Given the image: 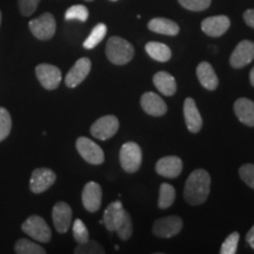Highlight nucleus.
I'll use <instances>...</instances> for the list:
<instances>
[{
  "mask_svg": "<svg viewBox=\"0 0 254 254\" xmlns=\"http://www.w3.org/2000/svg\"><path fill=\"white\" fill-rule=\"evenodd\" d=\"M155 171L159 176L170 178H177L183 171V161L182 159L176 157V155H168L159 159L158 163L155 164Z\"/></svg>",
  "mask_w": 254,
  "mask_h": 254,
  "instance_id": "16",
  "label": "nucleus"
},
{
  "mask_svg": "<svg viewBox=\"0 0 254 254\" xmlns=\"http://www.w3.org/2000/svg\"><path fill=\"white\" fill-rule=\"evenodd\" d=\"M73 237H74V240L78 244H84L90 239L87 227L85 226V224L80 219H77V220L73 222Z\"/></svg>",
  "mask_w": 254,
  "mask_h": 254,
  "instance_id": "34",
  "label": "nucleus"
},
{
  "mask_svg": "<svg viewBox=\"0 0 254 254\" xmlns=\"http://www.w3.org/2000/svg\"><path fill=\"white\" fill-rule=\"evenodd\" d=\"M88 9L86 6L84 5H73L69 7L65 13V19L66 20H78L81 21V23H85V21L88 19Z\"/></svg>",
  "mask_w": 254,
  "mask_h": 254,
  "instance_id": "29",
  "label": "nucleus"
},
{
  "mask_svg": "<svg viewBox=\"0 0 254 254\" xmlns=\"http://www.w3.org/2000/svg\"><path fill=\"white\" fill-rule=\"evenodd\" d=\"M75 147H77L81 158L88 164L100 165L104 163V151L101 150L100 146H98L93 140L86 138V136L78 138L77 142H75Z\"/></svg>",
  "mask_w": 254,
  "mask_h": 254,
  "instance_id": "7",
  "label": "nucleus"
},
{
  "mask_svg": "<svg viewBox=\"0 0 254 254\" xmlns=\"http://www.w3.org/2000/svg\"><path fill=\"white\" fill-rule=\"evenodd\" d=\"M254 60V43L251 40H243L238 44L232 52L230 64L233 68H243Z\"/></svg>",
  "mask_w": 254,
  "mask_h": 254,
  "instance_id": "11",
  "label": "nucleus"
},
{
  "mask_svg": "<svg viewBox=\"0 0 254 254\" xmlns=\"http://www.w3.org/2000/svg\"><path fill=\"white\" fill-rule=\"evenodd\" d=\"M14 251L18 254H45L46 251L43 247L27 239H20L15 243Z\"/></svg>",
  "mask_w": 254,
  "mask_h": 254,
  "instance_id": "28",
  "label": "nucleus"
},
{
  "mask_svg": "<svg viewBox=\"0 0 254 254\" xmlns=\"http://www.w3.org/2000/svg\"><path fill=\"white\" fill-rule=\"evenodd\" d=\"M184 222L183 219L178 215H170L155 220L153 224V234L158 238L168 239V238L176 237L183 230Z\"/></svg>",
  "mask_w": 254,
  "mask_h": 254,
  "instance_id": "6",
  "label": "nucleus"
},
{
  "mask_svg": "<svg viewBox=\"0 0 254 254\" xmlns=\"http://www.w3.org/2000/svg\"><path fill=\"white\" fill-rule=\"evenodd\" d=\"M1 18H2V14H1V11H0V26H1Z\"/></svg>",
  "mask_w": 254,
  "mask_h": 254,
  "instance_id": "40",
  "label": "nucleus"
},
{
  "mask_svg": "<svg viewBox=\"0 0 254 254\" xmlns=\"http://www.w3.org/2000/svg\"><path fill=\"white\" fill-rule=\"evenodd\" d=\"M209 190H211V177L207 171L199 168L193 171L187 178L184 189V198L186 202L192 206L201 205L207 200Z\"/></svg>",
  "mask_w": 254,
  "mask_h": 254,
  "instance_id": "1",
  "label": "nucleus"
},
{
  "mask_svg": "<svg viewBox=\"0 0 254 254\" xmlns=\"http://www.w3.org/2000/svg\"><path fill=\"white\" fill-rule=\"evenodd\" d=\"M124 213V207L123 204L120 201H114L107 206V208L104 212V219L103 224L105 227L107 228V231L110 232H116V227L118 225V222L123 217Z\"/></svg>",
  "mask_w": 254,
  "mask_h": 254,
  "instance_id": "23",
  "label": "nucleus"
},
{
  "mask_svg": "<svg viewBox=\"0 0 254 254\" xmlns=\"http://www.w3.org/2000/svg\"><path fill=\"white\" fill-rule=\"evenodd\" d=\"M140 104L142 110L152 117H163L167 112V105L153 92H146L141 95Z\"/></svg>",
  "mask_w": 254,
  "mask_h": 254,
  "instance_id": "17",
  "label": "nucleus"
},
{
  "mask_svg": "<svg viewBox=\"0 0 254 254\" xmlns=\"http://www.w3.org/2000/svg\"><path fill=\"white\" fill-rule=\"evenodd\" d=\"M110 1H117V0H110Z\"/></svg>",
  "mask_w": 254,
  "mask_h": 254,
  "instance_id": "42",
  "label": "nucleus"
},
{
  "mask_svg": "<svg viewBox=\"0 0 254 254\" xmlns=\"http://www.w3.org/2000/svg\"><path fill=\"white\" fill-rule=\"evenodd\" d=\"M21 230L32 239L40 241V243H50L52 238V232L47 225L45 219L39 215H31L21 225Z\"/></svg>",
  "mask_w": 254,
  "mask_h": 254,
  "instance_id": "4",
  "label": "nucleus"
},
{
  "mask_svg": "<svg viewBox=\"0 0 254 254\" xmlns=\"http://www.w3.org/2000/svg\"><path fill=\"white\" fill-rule=\"evenodd\" d=\"M116 232L118 234L120 239L126 241L132 237L133 234V225H132V219L131 215L128 214V212L124 209L123 217L120 219L118 225L116 227Z\"/></svg>",
  "mask_w": 254,
  "mask_h": 254,
  "instance_id": "27",
  "label": "nucleus"
},
{
  "mask_svg": "<svg viewBox=\"0 0 254 254\" xmlns=\"http://www.w3.org/2000/svg\"><path fill=\"white\" fill-rule=\"evenodd\" d=\"M119 120L116 116L101 117L91 126V134L99 140H107L118 132Z\"/></svg>",
  "mask_w": 254,
  "mask_h": 254,
  "instance_id": "9",
  "label": "nucleus"
},
{
  "mask_svg": "<svg viewBox=\"0 0 254 254\" xmlns=\"http://www.w3.org/2000/svg\"><path fill=\"white\" fill-rule=\"evenodd\" d=\"M39 2L40 0H18L19 11L24 17H30L36 12Z\"/></svg>",
  "mask_w": 254,
  "mask_h": 254,
  "instance_id": "36",
  "label": "nucleus"
},
{
  "mask_svg": "<svg viewBox=\"0 0 254 254\" xmlns=\"http://www.w3.org/2000/svg\"><path fill=\"white\" fill-rule=\"evenodd\" d=\"M28 27L34 37L39 40H50L53 38L57 30L56 19L52 13L46 12L39 18L32 19L28 23Z\"/></svg>",
  "mask_w": 254,
  "mask_h": 254,
  "instance_id": "5",
  "label": "nucleus"
},
{
  "mask_svg": "<svg viewBox=\"0 0 254 254\" xmlns=\"http://www.w3.org/2000/svg\"><path fill=\"white\" fill-rule=\"evenodd\" d=\"M250 81H251V85L254 87V67L251 69V73H250Z\"/></svg>",
  "mask_w": 254,
  "mask_h": 254,
  "instance_id": "39",
  "label": "nucleus"
},
{
  "mask_svg": "<svg viewBox=\"0 0 254 254\" xmlns=\"http://www.w3.org/2000/svg\"><path fill=\"white\" fill-rule=\"evenodd\" d=\"M174 200H176V189L167 183L161 184L160 190H159V208L166 209L171 207L173 205Z\"/></svg>",
  "mask_w": 254,
  "mask_h": 254,
  "instance_id": "25",
  "label": "nucleus"
},
{
  "mask_svg": "<svg viewBox=\"0 0 254 254\" xmlns=\"http://www.w3.org/2000/svg\"><path fill=\"white\" fill-rule=\"evenodd\" d=\"M243 18H244V21H245L250 27H252L254 30V8L246 9V11L244 12Z\"/></svg>",
  "mask_w": 254,
  "mask_h": 254,
  "instance_id": "37",
  "label": "nucleus"
},
{
  "mask_svg": "<svg viewBox=\"0 0 254 254\" xmlns=\"http://www.w3.org/2000/svg\"><path fill=\"white\" fill-rule=\"evenodd\" d=\"M246 241H247V244L251 246V249L254 250V225L252 226V228L247 232Z\"/></svg>",
  "mask_w": 254,
  "mask_h": 254,
  "instance_id": "38",
  "label": "nucleus"
},
{
  "mask_svg": "<svg viewBox=\"0 0 254 254\" xmlns=\"http://www.w3.org/2000/svg\"><path fill=\"white\" fill-rule=\"evenodd\" d=\"M57 180V174L50 168H37L32 172L30 190L34 194H40L50 189Z\"/></svg>",
  "mask_w": 254,
  "mask_h": 254,
  "instance_id": "10",
  "label": "nucleus"
},
{
  "mask_svg": "<svg viewBox=\"0 0 254 254\" xmlns=\"http://www.w3.org/2000/svg\"><path fill=\"white\" fill-rule=\"evenodd\" d=\"M106 57L114 65H125L134 57V47L120 37H111L106 44Z\"/></svg>",
  "mask_w": 254,
  "mask_h": 254,
  "instance_id": "2",
  "label": "nucleus"
},
{
  "mask_svg": "<svg viewBox=\"0 0 254 254\" xmlns=\"http://www.w3.org/2000/svg\"><path fill=\"white\" fill-rule=\"evenodd\" d=\"M75 254H103L105 250L99 243L94 240L88 239L86 243L78 244V246L74 250Z\"/></svg>",
  "mask_w": 254,
  "mask_h": 254,
  "instance_id": "31",
  "label": "nucleus"
},
{
  "mask_svg": "<svg viewBox=\"0 0 254 254\" xmlns=\"http://www.w3.org/2000/svg\"><path fill=\"white\" fill-rule=\"evenodd\" d=\"M231 26L230 18L226 15H214V17H208L202 20L201 30L205 34L209 37L218 38L221 37L228 31Z\"/></svg>",
  "mask_w": 254,
  "mask_h": 254,
  "instance_id": "14",
  "label": "nucleus"
},
{
  "mask_svg": "<svg viewBox=\"0 0 254 254\" xmlns=\"http://www.w3.org/2000/svg\"><path fill=\"white\" fill-rule=\"evenodd\" d=\"M101 199H103V190L99 184L90 182L85 185L81 193V200L84 207L91 213H94L101 206Z\"/></svg>",
  "mask_w": 254,
  "mask_h": 254,
  "instance_id": "13",
  "label": "nucleus"
},
{
  "mask_svg": "<svg viewBox=\"0 0 254 254\" xmlns=\"http://www.w3.org/2000/svg\"><path fill=\"white\" fill-rule=\"evenodd\" d=\"M196 75L201 86L208 91H214L219 85V79L214 68L207 62L200 63L196 67Z\"/></svg>",
  "mask_w": 254,
  "mask_h": 254,
  "instance_id": "20",
  "label": "nucleus"
},
{
  "mask_svg": "<svg viewBox=\"0 0 254 254\" xmlns=\"http://www.w3.org/2000/svg\"><path fill=\"white\" fill-rule=\"evenodd\" d=\"M184 117H185V123L190 132L198 133L202 127V118L196 107L194 99L187 98L184 103Z\"/></svg>",
  "mask_w": 254,
  "mask_h": 254,
  "instance_id": "18",
  "label": "nucleus"
},
{
  "mask_svg": "<svg viewBox=\"0 0 254 254\" xmlns=\"http://www.w3.org/2000/svg\"><path fill=\"white\" fill-rule=\"evenodd\" d=\"M153 84L157 90L166 97H172L177 92V81L170 73L160 71L155 73L153 77Z\"/></svg>",
  "mask_w": 254,
  "mask_h": 254,
  "instance_id": "21",
  "label": "nucleus"
},
{
  "mask_svg": "<svg viewBox=\"0 0 254 254\" xmlns=\"http://www.w3.org/2000/svg\"><path fill=\"white\" fill-rule=\"evenodd\" d=\"M92 63L88 58H80L69 69L65 78V84L68 88H74L80 85L90 74Z\"/></svg>",
  "mask_w": 254,
  "mask_h": 254,
  "instance_id": "12",
  "label": "nucleus"
},
{
  "mask_svg": "<svg viewBox=\"0 0 254 254\" xmlns=\"http://www.w3.org/2000/svg\"><path fill=\"white\" fill-rule=\"evenodd\" d=\"M145 50L152 59L160 63H166L172 57V51H171L170 47L163 43H158V41H150V43H147L145 46Z\"/></svg>",
  "mask_w": 254,
  "mask_h": 254,
  "instance_id": "24",
  "label": "nucleus"
},
{
  "mask_svg": "<svg viewBox=\"0 0 254 254\" xmlns=\"http://www.w3.org/2000/svg\"><path fill=\"white\" fill-rule=\"evenodd\" d=\"M234 113L244 125L254 127V101L247 98H239L234 103Z\"/></svg>",
  "mask_w": 254,
  "mask_h": 254,
  "instance_id": "19",
  "label": "nucleus"
},
{
  "mask_svg": "<svg viewBox=\"0 0 254 254\" xmlns=\"http://www.w3.org/2000/svg\"><path fill=\"white\" fill-rule=\"evenodd\" d=\"M36 75L38 80L45 90L53 91L59 87L62 81V71L55 65L40 64L36 67Z\"/></svg>",
  "mask_w": 254,
  "mask_h": 254,
  "instance_id": "8",
  "label": "nucleus"
},
{
  "mask_svg": "<svg viewBox=\"0 0 254 254\" xmlns=\"http://www.w3.org/2000/svg\"><path fill=\"white\" fill-rule=\"evenodd\" d=\"M184 8L193 12H201L209 7L212 0H178Z\"/></svg>",
  "mask_w": 254,
  "mask_h": 254,
  "instance_id": "33",
  "label": "nucleus"
},
{
  "mask_svg": "<svg viewBox=\"0 0 254 254\" xmlns=\"http://www.w3.org/2000/svg\"><path fill=\"white\" fill-rule=\"evenodd\" d=\"M239 176L244 183L254 190V165L245 164L239 168Z\"/></svg>",
  "mask_w": 254,
  "mask_h": 254,
  "instance_id": "35",
  "label": "nucleus"
},
{
  "mask_svg": "<svg viewBox=\"0 0 254 254\" xmlns=\"http://www.w3.org/2000/svg\"><path fill=\"white\" fill-rule=\"evenodd\" d=\"M12 129V119L5 107H0V142L5 140Z\"/></svg>",
  "mask_w": 254,
  "mask_h": 254,
  "instance_id": "30",
  "label": "nucleus"
},
{
  "mask_svg": "<svg viewBox=\"0 0 254 254\" xmlns=\"http://www.w3.org/2000/svg\"><path fill=\"white\" fill-rule=\"evenodd\" d=\"M148 30L154 32V33L164 34V36H177L179 33V25L174 21L166 18H154L148 21Z\"/></svg>",
  "mask_w": 254,
  "mask_h": 254,
  "instance_id": "22",
  "label": "nucleus"
},
{
  "mask_svg": "<svg viewBox=\"0 0 254 254\" xmlns=\"http://www.w3.org/2000/svg\"><path fill=\"white\" fill-rule=\"evenodd\" d=\"M239 233L238 232H233L228 236L226 239H225L224 243H222L220 253L221 254H234L237 253L238 250V244H239Z\"/></svg>",
  "mask_w": 254,
  "mask_h": 254,
  "instance_id": "32",
  "label": "nucleus"
},
{
  "mask_svg": "<svg viewBox=\"0 0 254 254\" xmlns=\"http://www.w3.org/2000/svg\"><path fill=\"white\" fill-rule=\"evenodd\" d=\"M85 1H93V0H85Z\"/></svg>",
  "mask_w": 254,
  "mask_h": 254,
  "instance_id": "41",
  "label": "nucleus"
},
{
  "mask_svg": "<svg viewBox=\"0 0 254 254\" xmlns=\"http://www.w3.org/2000/svg\"><path fill=\"white\" fill-rule=\"evenodd\" d=\"M52 219L57 232L66 233L71 226L72 208L64 201L57 202L52 209Z\"/></svg>",
  "mask_w": 254,
  "mask_h": 254,
  "instance_id": "15",
  "label": "nucleus"
},
{
  "mask_svg": "<svg viewBox=\"0 0 254 254\" xmlns=\"http://www.w3.org/2000/svg\"><path fill=\"white\" fill-rule=\"evenodd\" d=\"M107 33V26L103 23H99L97 26H94L93 30H92L91 34L86 38V40L84 41V47L86 50H92L94 49L95 46L99 45V44L103 41V39L106 36Z\"/></svg>",
  "mask_w": 254,
  "mask_h": 254,
  "instance_id": "26",
  "label": "nucleus"
},
{
  "mask_svg": "<svg viewBox=\"0 0 254 254\" xmlns=\"http://www.w3.org/2000/svg\"><path fill=\"white\" fill-rule=\"evenodd\" d=\"M119 160L123 170L127 173H134L141 166L142 152L136 142H125L120 148Z\"/></svg>",
  "mask_w": 254,
  "mask_h": 254,
  "instance_id": "3",
  "label": "nucleus"
}]
</instances>
